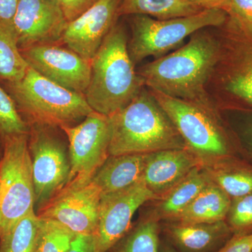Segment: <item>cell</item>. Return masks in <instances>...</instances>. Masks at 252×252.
Wrapping results in <instances>:
<instances>
[{"instance_id":"6da1fadb","label":"cell","mask_w":252,"mask_h":252,"mask_svg":"<svg viewBox=\"0 0 252 252\" xmlns=\"http://www.w3.org/2000/svg\"><path fill=\"white\" fill-rule=\"evenodd\" d=\"M223 37L218 28L195 32L188 42L137 71L149 90L214 107L207 91L221 56Z\"/></svg>"},{"instance_id":"7a4b0ae2","label":"cell","mask_w":252,"mask_h":252,"mask_svg":"<svg viewBox=\"0 0 252 252\" xmlns=\"http://www.w3.org/2000/svg\"><path fill=\"white\" fill-rule=\"evenodd\" d=\"M127 28L118 21L91 60L85 97L94 112L110 117L130 103L145 86L127 51Z\"/></svg>"},{"instance_id":"3957f363","label":"cell","mask_w":252,"mask_h":252,"mask_svg":"<svg viewBox=\"0 0 252 252\" xmlns=\"http://www.w3.org/2000/svg\"><path fill=\"white\" fill-rule=\"evenodd\" d=\"M109 119V156L187 148L170 118L146 86Z\"/></svg>"},{"instance_id":"277c9868","label":"cell","mask_w":252,"mask_h":252,"mask_svg":"<svg viewBox=\"0 0 252 252\" xmlns=\"http://www.w3.org/2000/svg\"><path fill=\"white\" fill-rule=\"evenodd\" d=\"M0 84L30 126H74L94 112L84 94L58 85L30 67L19 80Z\"/></svg>"},{"instance_id":"5b68a950","label":"cell","mask_w":252,"mask_h":252,"mask_svg":"<svg viewBox=\"0 0 252 252\" xmlns=\"http://www.w3.org/2000/svg\"><path fill=\"white\" fill-rule=\"evenodd\" d=\"M130 28L127 51L133 64L153 56L162 57L182 46L186 39L203 28H220L226 18L221 9H205L198 14L185 17L158 20L132 15L122 17Z\"/></svg>"},{"instance_id":"8992f818","label":"cell","mask_w":252,"mask_h":252,"mask_svg":"<svg viewBox=\"0 0 252 252\" xmlns=\"http://www.w3.org/2000/svg\"><path fill=\"white\" fill-rule=\"evenodd\" d=\"M0 160V238L34 210L29 133L2 139Z\"/></svg>"},{"instance_id":"52a82bcc","label":"cell","mask_w":252,"mask_h":252,"mask_svg":"<svg viewBox=\"0 0 252 252\" xmlns=\"http://www.w3.org/2000/svg\"><path fill=\"white\" fill-rule=\"evenodd\" d=\"M178 131L186 147L201 160H225L231 147L213 107L175 98L152 91Z\"/></svg>"},{"instance_id":"ba28073f","label":"cell","mask_w":252,"mask_h":252,"mask_svg":"<svg viewBox=\"0 0 252 252\" xmlns=\"http://www.w3.org/2000/svg\"><path fill=\"white\" fill-rule=\"evenodd\" d=\"M60 128L69 142L70 173L64 188L88 185L109 157V117L94 112L78 125Z\"/></svg>"},{"instance_id":"9c48e42d","label":"cell","mask_w":252,"mask_h":252,"mask_svg":"<svg viewBox=\"0 0 252 252\" xmlns=\"http://www.w3.org/2000/svg\"><path fill=\"white\" fill-rule=\"evenodd\" d=\"M223 37V51L207 93L228 108L252 111V43Z\"/></svg>"},{"instance_id":"30bf717a","label":"cell","mask_w":252,"mask_h":252,"mask_svg":"<svg viewBox=\"0 0 252 252\" xmlns=\"http://www.w3.org/2000/svg\"><path fill=\"white\" fill-rule=\"evenodd\" d=\"M29 149L35 204L38 210L49 203L67 184L70 164L65 149L51 126H30Z\"/></svg>"},{"instance_id":"8fae6325","label":"cell","mask_w":252,"mask_h":252,"mask_svg":"<svg viewBox=\"0 0 252 252\" xmlns=\"http://www.w3.org/2000/svg\"><path fill=\"white\" fill-rule=\"evenodd\" d=\"M28 66L63 88L85 94L90 82L91 61L61 43L21 50Z\"/></svg>"},{"instance_id":"7c38bea8","label":"cell","mask_w":252,"mask_h":252,"mask_svg":"<svg viewBox=\"0 0 252 252\" xmlns=\"http://www.w3.org/2000/svg\"><path fill=\"white\" fill-rule=\"evenodd\" d=\"M141 180L127 188L102 194L99 220L94 235L96 252H107L124 236L132 217L143 204L158 199Z\"/></svg>"},{"instance_id":"4fadbf2b","label":"cell","mask_w":252,"mask_h":252,"mask_svg":"<svg viewBox=\"0 0 252 252\" xmlns=\"http://www.w3.org/2000/svg\"><path fill=\"white\" fill-rule=\"evenodd\" d=\"M67 21L58 0H20L12 31L20 51L60 43Z\"/></svg>"},{"instance_id":"5bb4252c","label":"cell","mask_w":252,"mask_h":252,"mask_svg":"<svg viewBox=\"0 0 252 252\" xmlns=\"http://www.w3.org/2000/svg\"><path fill=\"white\" fill-rule=\"evenodd\" d=\"M102 191L93 181L64 188L38 210L39 218L56 220L76 235H94L98 224Z\"/></svg>"},{"instance_id":"9a60e30c","label":"cell","mask_w":252,"mask_h":252,"mask_svg":"<svg viewBox=\"0 0 252 252\" xmlns=\"http://www.w3.org/2000/svg\"><path fill=\"white\" fill-rule=\"evenodd\" d=\"M122 0H98L85 12L68 22L60 43L91 61L106 36L121 18Z\"/></svg>"},{"instance_id":"2e32d148","label":"cell","mask_w":252,"mask_h":252,"mask_svg":"<svg viewBox=\"0 0 252 252\" xmlns=\"http://www.w3.org/2000/svg\"><path fill=\"white\" fill-rule=\"evenodd\" d=\"M200 162L201 160L187 148L147 154L142 180L147 188L160 198Z\"/></svg>"},{"instance_id":"e0dca14e","label":"cell","mask_w":252,"mask_h":252,"mask_svg":"<svg viewBox=\"0 0 252 252\" xmlns=\"http://www.w3.org/2000/svg\"><path fill=\"white\" fill-rule=\"evenodd\" d=\"M147 157V154L109 156L92 181L102 194L127 188L142 180Z\"/></svg>"},{"instance_id":"ac0fdd59","label":"cell","mask_w":252,"mask_h":252,"mask_svg":"<svg viewBox=\"0 0 252 252\" xmlns=\"http://www.w3.org/2000/svg\"><path fill=\"white\" fill-rule=\"evenodd\" d=\"M230 203L231 198L212 182L173 220L182 224L222 221L228 215Z\"/></svg>"},{"instance_id":"d6986e66","label":"cell","mask_w":252,"mask_h":252,"mask_svg":"<svg viewBox=\"0 0 252 252\" xmlns=\"http://www.w3.org/2000/svg\"><path fill=\"white\" fill-rule=\"evenodd\" d=\"M167 231L184 251L207 252L224 241L232 230L224 220H222L212 223H176Z\"/></svg>"},{"instance_id":"ffe728a7","label":"cell","mask_w":252,"mask_h":252,"mask_svg":"<svg viewBox=\"0 0 252 252\" xmlns=\"http://www.w3.org/2000/svg\"><path fill=\"white\" fill-rule=\"evenodd\" d=\"M212 182L207 172L195 167L160 198L159 215L173 220Z\"/></svg>"},{"instance_id":"44dd1931","label":"cell","mask_w":252,"mask_h":252,"mask_svg":"<svg viewBox=\"0 0 252 252\" xmlns=\"http://www.w3.org/2000/svg\"><path fill=\"white\" fill-rule=\"evenodd\" d=\"M187 0H122L121 18L144 15L158 20L193 16L203 11Z\"/></svg>"},{"instance_id":"7402d4cb","label":"cell","mask_w":252,"mask_h":252,"mask_svg":"<svg viewBox=\"0 0 252 252\" xmlns=\"http://www.w3.org/2000/svg\"><path fill=\"white\" fill-rule=\"evenodd\" d=\"M225 22L217 28L227 39L252 43V0H230Z\"/></svg>"},{"instance_id":"603a6c76","label":"cell","mask_w":252,"mask_h":252,"mask_svg":"<svg viewBox=\"0 0 252 252\" xmlns=\"http://www.w3.org/2000/svg\"><path fill=\"white\" fill-rule=\"evenodd\" d=\"M209 175L231 199L252 193V165L228 162Z\"/></svg>"},{"instance_id":"cb8c5ba5","label":"cell","mask_w":252,"mask_h":252,"mask_svg":"<svg viewBox=\"0 0 252 252\" xmlns=\"http://www.w3.org/2000/svg\"><path fill=\"white\" fill-rule=\"evenodd\" d=\"M28 67L16 44L12 31L0 23V81L19 80Z\"/></svg>"},{"instance_id":"d4e9b609","label":"cell","mask_w":252,"mask_h":252,"mask_svg":"<svg viewBox=\"0 0 252 252\" xmlns=\"http://www.w3.org/2000/svg\"><path fill=\"white\" fill-rule=\"evenodd\" d=\"M39 218L33 210L0 238V252H34Z\"/></svg>"},{"instance_id":"484cf974","label":"cell","mask_w":252,"mask_h":252,"mask_svg":"<svg viewBox=\"0 0 252 252\" xmlns=\"http://www.w3.org/2000/svg\"><path fill=\"white\" fill-rule=\"evenodd\" d=\"M76 235L56 220L39 218L34 252H67Z\"/></svg>"},{"instance_id":"4316f807","label":"cell","mask_w":252,"mask_h":252,"mask_svg":"<svg viewBox=\"0 0 252 252\" xmlns=\"http://www.w3.org/2000/svg\"><path fill=\"white\" fill-rule=\"evenodd\" d=\"M31 127L18 112L14 100L0 84V137L30 133Z\"/></svg>"},{"instance_id":"83f0119b","label":"cell","mask_w":252,"mask_h":252,"mask_svg":"<svg viewBox=\"0 0 252 252\" xmlns=\"http://www.w3.org/2000/svg\"><path fill=\"white\" fill-rule=\"evenodd\" d=\"M158 225L154 220L141 223L126 240L122 252H158Z\"/></svg>"},{"instance_id":"f1b7e54d","label":"cell","mask_w":252,"mask_h":252,"mask_svg":"<svg viewBox=\"0 0 252 252\" xmlns=\"http://www.w3.org/2000/svg\"><path fill=\"white\" fill-rule=\"evenodd\" d=\"M228 225L235 235L251 233L252 229V193L231 199Z\"/></svg>"},{"instance_id":"f546056e","label":"cell","mask_w":252,"mask_h":252,"mask_svg":"<svg viewBox=\"0 0 252 252\" xmlns=\"http://www.w3.org/2000/svg\"><path fill=\"white\" fill-rule=\"evenodd\" d=\"M234 110L240 114L235 132L243 150L252 159V111Z\"/></svg>"},{"instance_id":"4dcf8cb0","label":"cell","mask_w":252,"mask_h":252,"mask_svg":"<svg viewBox=\"0 0 252 252\" xmlns=\"http://www.w3.org/2000/svg\"><path fill=\"white\" fill-rule=\"evenodd\" d=\"M67 22L79 17L98 0H58Z\"/></svg>"},{"instance_id":"1f68e13d","label":"cell","mask_w":252,"mask_h":252,"mask_svg":"<svg viewBox=\"0 0 252 252\" xmlns=\"http://www.w3.org/2000/svg\"><path fill=\"white\" fill-rule=\"evenodd\" d=\"M218 252H252V232L235 235Z\"/></svg>"},{"instance_id":"d6a6232c","label":"cell","mask_w":252,"mask_h":252,"mask_svg":"<svg viewBox=\"0 0 252 252\" xmlns=\"http://www.w3.org/2000/svg\"><path fill=\"white\" fill-rule=\"evenodd\" d=\"M19 1L20 0H0V23L11 31L13 19Z\"/></svg>"},{"instance_id":"836d02e7","label":"cell","mask_w":252,"mask_h":252,"mask_svg":"<svg viewBox=\"0 0 252 252\" xmlns=\"http://www.w3.org/2000/svg\"><path fill=\"white\" fill-rule=\"evenodd\" d=\"M67 252H96L94 235H77Z\"/></svg>"},{"instance_id":"e575fe53","label":"cell","mask_w":252,"mask_h":252,"mask_svg":"<svg viewBox=\"0 0 252 252\" xmlns=\"http://www.w3.org/2000/svg\"><path fill=\"white\" fill-rule=\"evenodd\" d=\"M203 9H224L230 0H187Z\"/></svg>"},{"instance_id":"d590c367","label":"cell","mask_w":252,"mask_h":252,"mask_svg":"<svg viewBox=\"0 0 252 252\" xmlns=\"http://www.w3.org/2000/svg\"><path fill=\"white\" fill-rule=\"evenodd\" d=\"M165 252H175V251H173V250H167Z\"/></svg>"}]
</instances>
